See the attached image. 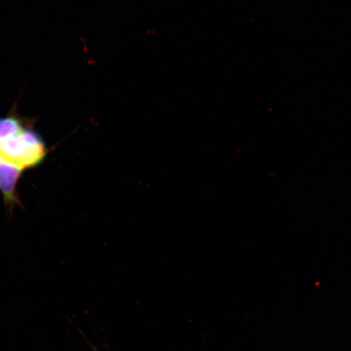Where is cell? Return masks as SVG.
I'll return each mask as SVG.
<instances>
[{"label": "cell", "instance_id": "obj_1", "mask_svg": "<svg viewBox=\"0 0 351 351\" xmlns=\"http://www.w3.org/2000/svg\"><path fill=\"white\" fill-rule=\"evenodd\" d=\"M48 150L40 134L11 113L0 117V194L4 203L14 206L16 188L26 171L45 161Z\"/></svg>", "mask_w": 351, "mask_h": 351}]
</instances>
